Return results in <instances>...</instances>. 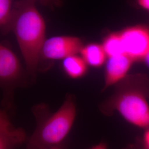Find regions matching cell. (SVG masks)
Listing matches in <instances>:
<instances>
[{
  "mask_svg": "<svg viewBox=\"0 0 149 149\" xmlns=\"http://www.w3.org/2000/svg\"><path fill=\"white\" fill-rule=\"evenodd\" d=\"M138 3L141 8L149 11V0H138Z\"/></svg>",
  "mask_w": 149,
  "mask_h": 149,
  "instance_id": "15",
  "label": "cell"
},
{
  "mask_svg": "<svg viewBox=\"0 0 149 149\" xmlns=\"http://www.w3.org/2000/svg\"><path fill=\"white\" fill-rule=\"evenodd\" d=\"M13 16L12 0H0V31L5 36L12 31Z\"/></svg>",
  "mask_w": 149,
  "mask_h": 149,
  "instance_id": "12",
  "label": "cell"
},
{
  "mask_svg": "<svg viewBox=\"0 0 149 149\" xmlns=\"http://www.w3.org/2000/svg\"><path fill=\"white\" fill-rule=\"evenodd\" d=\"M124 54L134 61L144 60L149 53V28L141 25L119 31Z\"/></svg>",
  "mask_w": 149,
  "mask_h": 149,
  "instance_id": "4",
  "label": "cell"
},
{
  "mask_svg": "<svg viewBox=\"0 0 149 149\" xmlns=\"http://www.w3.org/2000/svg\"><path fill=\"white\" fill-rule=\"evenodd\" d=\"M89 149H107V146L106 144L102 142L101 143H99L97 145H96L95 146H93V147H92L91 148Z\"/></svg>",
  "mask_w": 149,
  "mask_h": 149,
  "instance_id": "16",
  "label": "cell"
},
{
  "mask_svg": "<svg viewBox=\"0 0 149 149\" xmlns=\"http://www.w3.org/2000/svg\"><path fill=\"white\" fill-rule=\"evenodd\" d=\"M102 45L108 58L124 54L119 31L112 32L107 34L104 38Z\"/></svg>",
  "mask_w": 149,
  "mask_h": 149,
  "instance_id": "11",
  "label": "cell"
},
{
  "mask_svg": "<svg viewBox=\"0 0 149 149\" xmlns=\"http://www.w3.org/2000/svg\"><path fill=\"white\" fill-rule=\"evenodd\" d=\"M80 54L88 66L95 68L102 66L108 59L102 44L91 43L84 45Z\"/></svg>",
  "mask_w": 149,
  "mask_h": 149,
  "instance_id": "9",
  "label": "cell"
},
{
  "mask_svg": "<svg viewBox=\"0 0 149 149\" xmlns=\"http://www.w3.org/2000/svg\"><path fill=\"white\" fill-rule=\"evenodd\" d=\"M62 65L65 73L73 79H80L84 76L88 68V65L83 58L77 55L64 59Z\"/></svg>",
  "mask_w": 149,
  "mask_h": 149,
  "instance_id": "10",
  "label": "cell"
},
{
  "mask_svg": "<svg viewBox=\"0 0 149 149\" xmlns=\"http://www.w3.org/2000/svg\"><path fill=\"white\" fill-rule=\"evenodd\" d=\"M125 149H136L134 146H128Z\"/></svg>",
  "mask_w": 149,
  "mask_h": 149,
  "instance_id": "18",
  "label": "cell"
},
{
  "mask_svg": "<svg viewBox=\"0 0 149 149\" xmlns=\"http://www.w3.org/2000/svg\"><path fill=\"white\" fill-rule=\"evenodd\" d=\"M36 0H21L13 7L12 31L14 33L29 74L37 71L46 40L47 25L36 5Z\"/></svg>",
  "mask_w": 149,
  "mask_h": 149,
  "instance_id": "1",
  "label": "cell"
},
{
  "mask_svg": "<svg viewBox=\"0 0 149 149\" xmlns=\"http://www.w3.org/2000/svg\"><path fill=\"white\" fill-rule=\"evenodd\" d=\"M22 67L16 54L6 43L0 44V80L1 84L13 83L21 76Z\"/></svg>",
  "mask_w": 149,
  "mask_h": 149,
  "instance_id": "6",
  "label": "cell"
},
{
  "mask_svg": "<svg viewBox=\"0 0 149 149\" xmlns=\"http://www.w3.org/2000/svg\"><path fill=\"white\" fill-rule=\"evenodd\" d=\"M106 115L117 111L128 122L143 128H149V105L144 91L135 88L130 78L117 84L115 92L100 107Z\"/></svg>",
  "mask_w": 149,
  "mask_h": 149,
  "instance_id": "3",
  "label": "cell"
},
{
  "mask_svg": "<svg viewBox=\"0 0 149 149\" xmlns=\"http://www.w3.org/2000/svg\"><path fill=\"white\" fill-rule=\"evenodd\" d=\"M144 146L145 149H149V128L144 134Z\"/></svg>",
  "mask_w": 149,
  "mask_h": 149,
  "instance_id": "14",
  "label": "cell"
},
{
  "mask_svg": "<svg viewBox=\"0 0 149 149\" xmlns=\"http://www.w3.org/2000/svg\"><path fill=\"white\" fill-rule=\"evenodd\" d=\"M24 129L16 128L12 124L7 113L0 112V149H15L26 139Z\"/></svg>",
  "mask_w": 149,
  "mask_h": 149,
  "instance_id": "8",
  "label": "cell"
},
{
  "mask_svg": "<svg viewBox=\"0 0 149 149\" xmlns=\"http://www.w3.org/2000/svg\"><path fill=\"white\" fill-rule=\"evenodd\" d=\"M84 45L82 40L77 37L55 36L46 39L42 50V57L48 60H63L80 53Z\"/></svg>",
  "mask_w": 149,
  "mask_h": 149,
  "instance_id": "5",
  "label": "cell"
},
{
  "mask_svg": "<svg viewBox=\"0 0 149 149\" xmlns=\"http://www.w3.org/2000/svg\"><path fill=\"white\" fill-rule=\"evenodd\" d=\"M76 116L74 98L69 96L59 109L38 118L37 127L28 139L27 149H50L59 146L69 135Z\"/></svg>",
  "mask_w": 149,
  "mask_h": 149,
  "instance_id": "2",
  "label": "cell"
},
{
  "mask_svg": "<svg viewBox=\"0 0 149 149\" xmlns=\"http://www.w3.org/2000/svg\"><path fill=\"white\" fill-rule=\"evenodd\" d=\"M61 149L60 148V146H55V147H54L53 148H52V149Z\"/></svg>",
  "mask_w": 149,
  "mask_h": 149,
  "instance_id": "19",
  "label": "cell"
},
{
  "mask_svg": "<svg viewBox=\"0 0 149 149\" xmlns=\"http://www.w3.org/2000/svg\"><path fill=\"white\" fill-rule=\"evenodd\" d=\"M144 61L145 63L148 65V66L149 67V53L146 55V56L144 60Z\"/></svg>",
  "mask_w": 149,
  "mask_h": 149,
  "instance_id": "17",
  "label": "cell"
},
{
  "mask_svg": "<svg viewBox=\"0 0 149 149\" xmlns=\"http://www.w3.org/2000/svg\"><path fill=\"white\" fill-rule=\"evenodd\" d=\"M39 1L42 5L48 6L50 8H55L60 7L63 3V0H36Z\"/></svg>",
  "mask_w": 149,
  "mask_h": 149,
  "instance_id": "13",
  "label": "cell"
},
{
  "mask_svg": "<svg viewBox=\"0 0 149 149\" xmlns=\"http://www.w3.org/2000/svg\"><path fill=\"white\" fill-rule=\"evenodd\" d=\"M134 62L132 59L124 54L108 58L106 63L103 91L124 79Z\"/></svg>",
  "mask_w": 149,
  "mask_h": 149,
  "instance_id": "7",
  "label": "cell"
}]
</instances>
